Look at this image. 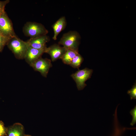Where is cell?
I'll use <instances>...</instances> for the list:
<instances>
[{
    "label": "cell",
    "mask_w": 136,
    "mask_h": 136,
    "mask_svg": "<svg viewBox=\"0 0 136 136\" xmlns=\"http://www.w3.org/2000/svg\"><path fill=\"white\" fill-rule=\"evenodd\" d=\"M130 113L132 116V120L130 125L133 126L136 122V106L133 109H132L130 112Z\"/></svg>",
    "instance_id": "17"
},
{
    "label": "cell",
    "mask_w": 136,
    "mask_h": 136,
    "mask_svg": "<svg viewBox=\"0 0 136 136\" xmlns=\"http://www.w3.org/2000/svg\"><path fill=\"white\" fill-rule=\"evenodd\" d=\"M66 49L63 47L61 46L59 44H53L45 49V53L49 54L51 60L54 61L61 59L64 54Z\"/></svg>",
    "instance_id": "7"
},
{
    "label": "cell",
    "mask_w": 136,
    "mask_h": 136,
    "mask_svg": "<svg viewBox=\"0 0 136 136\" xmlns=\"http://www.w3.org/2000/svg\"><path fill=\"white\" fill-rule=\"evenodd\" d=\"M34 70L39 72L46 77L50 69L52 66L51 60L47 58H39L30 65Z\"/></svg>",
    "instance_id": "6"
},
{
    "label": "cell",
    "mask_w": 136,
    "mask_h": 136,
    "mask_svg": "<svg viewBox=\"0 0 136 136\" xmlns=\"http://www.w3.org/2000/svg\"><path fill=\"white\" fill-rule=\"evenodd\" d=\"M93 72L92 70L86 68L79 70L71 75V76L75 81L79 90H83L86 86L85 82L90 78Z\"/></svg>",
    "instance_id": "4"
},
{
    "label": "cell",
    "mask_w": 136,
    "mask_h": 136,
    "mask_svg": "<svg viewBox=\"0 0 136 136\" xmlns=\"http://www.w3.org/2000/svg\"><path fill=\"white\" fill-rule=\"evenodd\" d=\"M83 61V58L79 54L73 58L69 65L74 68L78 69Z\"/></svg>",
    "instance_id": "13"
},
{
    "label": "cell",
    "mask_w": 136,
    "mask_h": 136,
    "mask_svg": "<svg viewBox=\"0 0 136 136\" xmlns=\"http://www.w3.org/2000/svg\"><path fill=\"white\" fill-rule=\"evenodd\" d=\"M23 31L25 36L30 38L47 35L48 32L42 24L34 22H27L23 27Z\"/></svg>",
    "instance_id": "2"
},
{
    "label": "cell",
    "mask_w": 136,
    "mask_h": 136,
    "mask_svg": "<svg viewBox=\"0 0 136 136\" xmlns=\"http://www.w3.org/2000/svg\"><path fill=\"white\" fill-rule=\"evenodd\" d=\"M10 2L9 0L0 1V14L5 11V7L6 5Z\"/></svg>",
    "instance_id": "18"
},
{
    "label": "cell",
    "mask_w": 136,
    "mask_h": 136,
    "mask_svg": "<svg viewBox=\"0 0 136 136\" xmlns=\"http://www.w3.org/2000/svg\"><path fill=\"white\" fill-rule=\"evenodd\" d=\"M50 40L49 36L45 35L30 38L26 42L28 46L33 48L39 50H45L47 48L46 43Z\"/></svg>",
    "instance_id": "8"
},
{
    "label": "cell",
    "mask_w": 136,
    "mask_h": 136,
    "mask_svg": "<svg viewBox=\"0 0 136 136\" xmlns=\"http://www.w3.org/2000/svg\"><path fill=\"white\" fill-rule=\"evenodd\" d=\"M8 136H24V128L21 123H16L8 128Z\"/></svg>",
    "instance_id": "11"
},
{
    "label": "cell",
    "mask_w": 136,
    "mask_h": 136,
    "mask_svg": "<svg viewBox=\"0 0 136 136\" xmlns=\"http://www.w3.org/2000/svg\"><path fill=\"white\" fill-rule=\"evenodd\" d=\"M8 128H6L3 122L0 121V136H5L7 135Z\"/></svg>",
    "instance_id": "16"
},
{
    "label": "cell",
    "mask_w": 136,
    "mask_h": 136,
    "mask_svg": "<svg viewBox=\"0 0 136 136\" xmlns=\"http://www.w3.org/2000/svg\"><path fill=\"white\" fill-rule=\"evenodd\" d=\"M80 39V36L77 31H70L63 35L58 42V44L62 45L66 49L78 51Z\"/></svg>",
    "instance_id": "3"
},
{
    "label": "cell",
    "mask_w": 136,
    "mask_h": 136,
    "mask_svg": "<svg viewBox=\"0 0 136 136\" xmlns=\"http://www.w3.org/2000/svg\"><path fill=\"white\" fill-rule=\"evenodd\" d=\"M79 54L78 51L67 49L61 59L64 63L70 65L73 58Z\"/></svg>",
    "instance_id": "12"
},
{
    "label": "cell",
    "mask_w": 136,
    "mask_h": 136,
    "mask_svg": "<svg viewBox=\"0 0 136 136\" xmlns=\"http://www.w3.org/2000/svg\"><path fill=\"white\" fill-rule=\"evenodd\" d=\"M45 50L38 49L28 46L24 59L30 66L36 60L41 57L43 54L45 53Z\"/></svg>",
    "instance_id": "9"
},
{
    "label": "cell",
    "mask_w": 136,
    "mask_h": 136,
    "mask_svg": "<svg viewBox=\"0 0 136 136\" xmlns=\"http://www.w3.org/2000/svg\"><path fill=\"white\" fill-rule=\"evenodd\" d=\"M10 38L0 34V52L3 51L4 46L7 45Z\"/></svg>",
    "instance_id": "14"
},
{
    "label": "cell",
    "mask_w": 136,
    "mask_h": 136,
    "mask_svg": "<svg viewBox=\"0 0 136 136\" xmlns=\"http://www.w3.org/2000/svg\"><path fill=\"white\" fill-rule=\"evenodd\" d=\"M0 34H1V31H0Z\"/></svg>",
    "instance_id": "20"
},
{
    "label": "cell",
    "mask_w": 136,
    "mask_h": 136,
    "mask_svg": "<svg viewBox=\"0 0 136 136\" xmlns=\"http://www.w3.org/2000/svg\"><path fill=\"white\" fill-rule=\"evenodd\" d=\"M7 45L17 59H24L28 46L26 41L22 40L16 36L10 38Z\"/></svg>",
    "instance_id": "1"
},
{
    "label": "cell",
    "mask_w": 136,
    "mask_h": 136,
    "mask_svg": "<svg viewBox=\"0 0 136 136\" xmlns=\"http://www.w3.org/2000/svg\"><path fill=\"white\" fill-rule=\"evenodd\" d=\"M0 31L2 35L10 38L16 36L12 23L5 11L0 14Z\"/></svg>",
    "instance_id": "5"
},
{
    "label": "cell",
    "mask_w": 136,
    "mask_h": 136,
    "mask_svg": "<svg viewBox=\"0 0 136 136\" xmlns=\"http://www.w3.org/2000/svg\"><path fill=\"white\" fill-rule=\"evenodd\" d=\"M24 136H32L29 135L28 134H24Z\"/></svg>",
    "instance_id": "19"
},
{
    "label": "cell",
    "mask_w": 136,
    "mask_h": 136,
    "mask_svg": "<svg viewBox=\"0 0 136 136\" xmlns=\"http://www.w3.org/2000/svg\"><path fill=\"white\" fill-rule=\"evenodd\" d=\"M67 22L65 17L63 16L59 18L52 26L54 35L53 39L54 40L57 39L59 34L65 28Z\"/></svg>",
    "instance_id": "10"
},
{
    "label": "cell",
    "mask_w": 136,
    "mask_h": 136,
    "mask_svg": "<svg viewBox=\"0 0 136 136\" xmlns=\"http://www.w3.org/2000/svg\"><path fill=\"white\" fill-rule=\"evenodd\" d=\"M127 93L130 96L131 100L136 99V82L133 86L132 88L127 91Z\"/></svg>",
    "instance_id": "15"
}]
</instances>
